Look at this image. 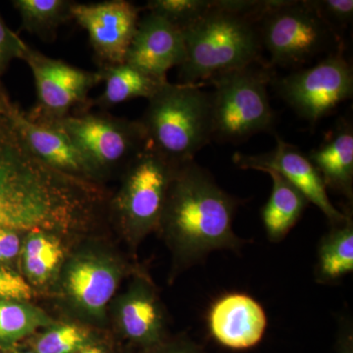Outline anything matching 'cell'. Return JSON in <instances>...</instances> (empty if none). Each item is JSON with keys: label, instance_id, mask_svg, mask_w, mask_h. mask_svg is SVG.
<instances>
[{"label": "cell", "instance_id": "cell-10", "mask_svg": "<svg viewBox=\"0 0 353 353\" xmlns=\"http://www.w3.org/2000/svg\"><path fill=\"white\" fill-rule=\"evenodd\" d=\"M279 94L301 118L316 124L352 97L353 73L341 48L315 66L273 80Z\"/></svg>", "mask_w": 353, "mask_h": 353}, {"label": "cell", "instance_id": "cell-24", "mask_svg": "<svg viewBox=\"0 0 353 353\" xmlns=\"http://www.w3.org/2000/svg\"><path fill=\"white\" fill-rule=\"evenodd\" d=\"M50 321L38 309L24 301L0 299V348H8Z\"/></svg>", "mask_w": 353, "mask_h": 353}, {"label": "cell", "instance_id": "cell-35", "mask_svg": "<svg viewBox=\"0 0 353 353\" xmlns=\"http://www.w3.org/2000/svg\"><path fill=\"white\" fill-rule=\"evenodd\" d=\"M0 353H1V352H0Z\"/></svg>", "mask_w": 353, "mask_h": 353}, {"label": "cell", "instance_id": "cell-19", "mask_svg": "<svg viewBox=\"0 0 353 353\" xmlns=\"http://www.w3.org/2000/svg\"><path fill=\"white\" fill-rule=\"evenodd\" d=\"M345 212V220L331 226L318 245L314 270L318 284H338L353 272V218L350 208Z\"/></svg>", "mask_w": 353, "mask_h": 353}, {"label": "cell", "instance_id": "cell-14", "mask_svg": "<svg viewBox=\"0 0 353 353\" xmlns=\"http://www.w3.org/2000/svg\"><path fill=\"white\" fill-rule=\"evenodd\" d=\"M185 59V41L180 29L152 13L139 19L126 63L148 75L167 80L169 70L180 67Z\"/></svg>", "mask_w": 353, "mask_h": 353}, {"label": "cell", "instance_id": "cell-20", "mask_svg": "<svg viewBox=\"0 0 353 353\" xmlns=\"http://www.w3.org/2000/svg\"><path fill=\"white\" fill-rule=\"evenodd\" d=\"M273 181L268 201L262 208V222L271 243L284 240L296 226L309 204L308 199L294 185L275 172H266Z\"/></svg>", "mask_w": 353, "mask_h": 353}, {"label": "cell", "instance_id": "cell-30", "mask_svg": "<svg viewBox=\"0 0 353 353\" xmlns=\"http://www.w3.org/2000/svg\"><path fill=\"white\" fill-rule=\"evenodd\" d=\"M22 250L20 232L0 227V265L10 267Z\"/></svg>", "mask_w": 353, "mask_h": 353}, {"label": "cell", "instance_id": "cell-23", "mask_svg": "<svg viewBox=\"0 0 353 353\" xmlns=\"http://www.w3.org/2000/svg\"><path fill=\"white\" fill-rule=\"evenodd\" d=\"M63 256L61 243L48 232H31L21 250L23 270L37 285L44 284L52 277Z\"/></svg>", "mask_w": 353, "mask_h": 353}, {"label": "cell", "instance_id": "cell-28", "mask_svg": "<svg viewBox=\"0 0 353 353\" xmlns=\"http://www.w3.org/2000/svg\"><path fill=\"white\" fill-rule=\"evenodd\" d=\"M32 296V287L26 279L11 267L0 265V299L26 301Z\"/></svg>", "mask_w": 353, "mask_h": 353}, {"label": "cell", "instance_id": "cell-11", "mask_svg": "<svg viewBox=\"0 0 353 353\" xmlns=\"http://www.w3.org/2000/svg\"><path fill=\"white\" fill-rule=\"evenodd\" d=\"M72 17L88 32L101 67L125 63L139 22V9L126 0L76 3Z\"/></svg>", "mask_w": 353, "mask_h": 353}, {"label": "cell", "instance_id": "cell-1", "mask_svg": "<svg viewBox=\"0 0 353 353\" xmlns=\"http://www.w3.org/2000/svg\"><path fill=\"white\" fill-rule=\"evenodd\" d=\"M0 83V227L20 233L69 232L90 213L87 185L51 168L30 150Z\"/></svg>", "mask_w": 353, "mask_h": 353}, {"label": "cell", "instance_id": "cell-6", "mask_svg": "<svg viewBox=\"0 0 353 353\" xmlns=\"http://www.w3.org/2000/svg\"><path fill=\"white\" fill-rule=\"evenodd\" d=\"M178 166L148 145L125 169L122 187L113 206L121 226L132 240L159 226Z\"/></svg>", "mask_w": 353, "mask_h": 353}, {"label": "cell", "instance_id": "cell-33", "mask_svg": "<svg viewBox=\"0 0 353 353\" xmlns=\"http://www.w3.org/2000/svg\"><path fill=\"white\" fill-rule=\"evenodd\" d=\"M76 353H104L101 347H85Z\"/></svg>", "mask_w": 353, "mask_h": 353}, {"label": "cell", "instance_id": "cell-5", "mask_svg": "<svg viewBox=\"0 0 353 353\" xmlns=\"http://www.w3.org/2000/svg\"><path fill=\"white\" fill-rule=\"evenodd\" d=\"M211 92L212 139L238 143L273 127L275 114L267 87L273 82L270 67L255 64L213 77Z\"/></svg>", "mask_w": 353, "mask_h": 353}, {"label": "cell", "instance_id": "cell-34", "mask_svg": "<svg viewBox=\"0 0 353 353\" xmlns=\"http://www.w3.org/2000/svg\"><path fill=\"white\" fill-rule=\"evenodd\" d=\"M24 353H32V352H24Z\"/></svg>", "mask_w": 353, "mask_h": 353}, {"label": "cell", "instance_id": "cell-32", "mask_svg": "<svg viewBox=\"0 0 353 353\" xmlns=\"http://www.w3.org/2000/svg\"><path fill=\"white\" fill-rule=\"evenodd\" d=\"M166 353H202L199 348L194 347L190 343L180 345V347H174L169 350Z\"/></svg>", "mask_w": 353, "mask_h": 353}, {"label": "cell", "instance_id": "cell-9", "mask_svg": "<svg viewBox=\"0 0 353 353\" xmlns=\"http://www.w3.org/2000/svg\"><path fill=\"white\" fill-rule=\"evenodd\" d=\"M34 77L37 103L29 118L38 122H57L77 108L76 113L87 112L90 90L102 82L101 73L87 71L46 57L25 44L22 58Z\"/></svg>", "mask_w": 353, "mask_h": 353}, {"label": "cell", "instance_id": "cell-16", "mask_svg": "<svg viewBox=\"0 0 353 353\" xmlns=\"http://www.w3.org/2000/svg\"><path fill=\"white\" fill-rule=\"evenodd\" d=\"M326 189L353 199V128L341 118L334 131L307 155Z\"/></svg>", "mask_w": 353, "mask_h": 353}, {"label": "cell", "instance_id": "cell-7", "mask_svg": "<svg viewBox=\"0 0 353 353\" xmlns=\"http://www.w3.org/2000/svg\"><path fill=\"white\" fill-rule=\"evenodd\" d=\"M260 41L270 53L272 63L297 67L305 64L336 43L334 30L309 1H285L267 11Z\"/></svg>", "mask_w": 353, "mask_h": 353}, {"label": "cell", "instance_id": "cell-4", "mask_svg": "<svg viewBox=\"0 0 353 353\" xmlns=\"http://www.w3.org/2000/svg\"><path fill=\"white\" fill-rule=\"evenodd\" d=\"M139 121L152 150L173 164L187 163L212 139L211 94L201 85L166 83Z\"/></svg>", "mask_w": 353, "mask_h": 353}, {"label": "cell", "instance_id": "cell-2", "mask_svg": "<svg viewBox=\"0 0 353 353\" xmlns=\"http://www.w3.org/2000/svg\"><path fill=\"white\" fill-rule=\"evenodd\" d=\"M238 201L194 160L179 165L172 179L160 229L183 266L201 263L216 250H239L234 231Z\"/></svg>", "mask_w": 353, "mask_h": 353}, {"label": "cell", "instance_id": "cell-29", "mask_svg": "<svg viewBox=\"0 0 353 353\" xmlns=\"http://www.w3.org/2000/svg\"><path fill=\"white\" fill-rule=\"evenodd\" d=\"M25 41L7 27L0 17V79L14 59L22 58Z\"/></svg>", "mask_w": 353, "mask_h": 353}, {"label": "cell", "instance_id": "cell-25", "mask_svg": "<svg viewBox=\"0 0 353 353\" xmlns=\"http://www.w3.org/2000/svg\"><path fill=\"white\" fill-rule=\"evenodd\" d=\"M210 8L211 0H150L145 6L148 13L159 16L181 31Z\"/></svg>", "mask_w": 353, "mask_h": 353}, {"label": "cell", "instance_id": "cell-27", "mask_svg": "<svg viewBox=\"0 0 353 353\" xmlns=\"http://www.w3.org/2000/svg\"><path fill=\"white\" fill-rule=\"evenodd\" d=\"M309 3L332 29L338 26L345 27L352 22V0H313Z\"/></svg>", "mask_w": 353, "mask_h": 353}, {"label": "cell", "instance_id": "cell-12", "mask_svg": "<svg viewBox=\"0 0 353 353\" xmlns=\"http://www.w3.org/2000/svg\"><path fill=\"white\" fill-rule=\"evenodd\" d=\"M276 141V148L269 152L252 155L236 153L233 157L234 163L241 169L265 173L275 172L301 190L309 203L317 206L326 216L331 226L343 222L345 212H341L332 203L326 187L314 166L309 161L307 155L279 137Z\"/></svg>", "mask_w": 353, "mask_h": 353}, {"label": "cell", "instance_id": "cell-22", "mask_svg": "<svg viewBox=\"0 0 353 353\" xmlns=\"http://www.w3.org/2000/svg\"><path fill=\"white\" fill-rule=\"evenodd\" d=\"M69 0H15L13 6L19 13L22 29L46 41L57 38L62 25L73 20Z\"/></svg>", "mask_w": 353, "mask_h": 353}, {"label": "cell", "instance_id": "cell-17", "mask_svg": "<svg viewBox=\"0 0 353 353\" xmlns=\"http://www.w3.org/2000/svg\"><path fill=\"white\" fill-rule=\"evenodd\" d=\"M119 273L103 260L83 257L70 265L66 289L73 301L92 315H101L117 289Z\"/></svg>", "mask_w": 353, "mask_h": 353}, {"label": "cell", "instance_id": "cell-8", "mask_svg": "<svg viewBox=\"0 0 353 353\" xmlns=\"http://www.w3.org/2000/svg\"><path fill=\"white\" fill-rule=\"evenodd\" d=\"M57 123L102 179L116 169L125 171L148 145L141 121L115 117L104 111L71 114Z\"/></svg>", "mask_w": 353, "mask_h": 353}, {"label": "cell", "instance_id": "cell-13", "mask_svg": "<svg viewBox=\"0 0 353 353\" xmlns=\"http://www.w3.org/2000/svg\"><path fill=\"white\" fill-rule=\"evenodd\" d=\"M6 103L26 143L43 163L88 182L97 183L101 180V174L57 122L32 120L9 95Z\"/></svg>", "mask_w": 353, "mask_h": 353}, {"label": "cell", "instance_id": "cell-18", "mask_svg": "<svg viewBox=\"0 0 353 353\" xmlns=\"http://www.w3.org/2000/svg\"><path fill=\"white\" fill-rule=\"evenodd\" d=\"M103 92L88 102V110L92 106L105 109L134 99H152L168 80H161L126 63L101 67Z\"/></svg>", "mask_w": 353, "mask_h": 353}, {"label": "cell", "instance_id": "cell-31", "mask_svg": "<svg viewBox=\"0 0 353 353\" xmlns=\"http://www.w3.org/2000/svg\"><path fill=\"white\" fill-rule=\"evenodd\" d=\"M352 320L350 317L340 318L339 326L338 350L339 353H353Z\"/></svg>", "mask_w": 353, "mask_h": 353}, {"label": "cell", "instance_id": "cell-21", "mask_svg": "<svg viewBox=\"0 0 353 353\" xmlns=\"http://www.w3.org/2000/svg\"><path fill=\"white\" fill-rule=\"evenodd\" d=\"M121 327L132 340L152 343L160 340L164 318L161 306L148 285L139 284L121 304Z\"/></svg>", "mask_w": 353, "mask_h": 353}, {"label": "cell", "instance_id": "cell-3", "mask_svg": "<svg viewBox=\"0 0 353 353\" xmlns=\"http://www.w3.org/2000/svg\"><path fill=\"white\" fill-rule=\"evenodd\" d=\"M185 59L180 83L199 85L213 77L257 63L261 41L254 22L240 14L211 8L183 30Z\"/></svg>", "mask_w": 353, "mask_h": 353}, {"label": "cell", "instance_id": "cell-15", "mask_svg": "<svg viewBox=\"0 0 353 353\" xmlns=\"http://www.w3.org/2000/svg\"><path fill=\"white\" fill-rule=\"evenodd\" d=\"M208 326L216 341L232 350H246L263 338L267 316L261 304L248 294L233 292L215 301Z\"/></svg>", "mask_w": 353, "mask_h": 353}, {"label": "cell", "instance_id": "cell-26", "mask_svg": "<svg viewBox=\"0 0 353 353\" xmlns=\"http://www.w3.org/2000/svg\"><path fill=\"white\" fill-rule=\"evenodd\" d=\"M87 330L75 324L51 329L37 341V353H76L87 347Z\"/></svg>", "mask_w": 353, "mask_h": 353}]
</instances>
